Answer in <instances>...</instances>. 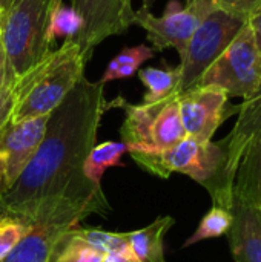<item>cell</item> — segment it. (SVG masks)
Listing matches in <instances>:
<instances>
[{"instance_id": "obj_1", "label": "cell", "mask_w": 261, "mask_h": 262, "mask_svg": "<svg viewBox=\"0 0 261 262\" xmlns=\"http://www.w3.org/2000/svg\"><path fill=\"white\" fill-rule=\"evenodd\" d=\"M105 84L86 77L71 89L49 114L45 135L31 163L17 183L0 196L6 212L32 220L45 206L62 201L91 203L111 212L102 184L91 183L83 172L103 114L117 106L106 101Z\"/></svg>"}, {"instance_id": "obj_2", "label": "cell", "mask_w": 261, "mask_h": 262, "mask_svg": "<svg viewBox=\"0 0 261 262\" xmlns=\"http://www.w3.org/2000/svg\"><path fill=\"white\" fill-rule=\"evenodd\" d=\"M146 172L168 180L174 172L202 184L214 206L231 210L234 181L228 172V152L223 141H197L185 137L175 146L160 152H128Z\"/></svg>"}, {"instance_id": "obj_3", "label": "cell", "mask_w": 261, "mask_h": 262, "mask_svg": "<svg viewBox=\"0 0 261 262\" xmlns=\"http://www.w3.org/2000/svg\"><path fill=\"white\" fill-rule=\"evenodd\" d=\"M89 58L75 38H68L60 48L52 49L15 81L11 123L49 115L85 77Z\"/></svg>"}, {"instance_id": "obj_4", "label": "cell", "mask_w": 261, "mask_h": 262, "mask_svg": "<svg viewBox=\"0 0 261 262\" xmlns=\"http://www.w3.org/2000/svg\"><path fill=\"white\" fill-rule=\"evenodd\" d=\"M55 9L54 0H14L5 12L0 38L17 80L52 51L49 25Z\"/></svg>"}, {"instance_id": "obj_5", "label": "cell", "mask_w": 261, "mask_h": 262, "mask_svg": "<svg viewBox=\"0 0 261 262\" xmlns=\"http://www.w3.org/2000/svg\"><path fill=\"white\" fill-rule=\"evenodd\" d=\"M109 212L91 203L62 201L45 206L32 216V230L2 262H55L68 235L89 215Z\"/></svg>"}, {"instance_id": "obj_6", "label": "cell", "mask_w": 261, "mask_h": 262, "mask_svg": "<svg viewBox=\"0 0 261 262\" xmlns=\"http://www.w3.org/2000/svg\"><path fill=\"white\" fill-rule=\"evenodd\" d=\"M117 106L126 112L120 135L128 152L166 150L186 137L180 117L178 95L140 104H129L123 98H117Z\"/></svg>"}, {"instance_id": "obj_7", "label": "cell", "mask_w": 261, "mask_h": 262, "mask_svg": "<svg viewBox=\"0 0 261 262\" xmlns=\"http://www.w3.org/2000/svg\"><path fill=\"white\" fill-rule=\"evenodd\" d=\"M261 81V54L252 25L246 21L234 40L205 71L195 86H215L228 97L252 98Z\"/></svg>"}, {"instance_id": "obj_8", "label": "cell", "mask_w": 261, "mask_h": 262, "mask_svg": "<svg viewBox=\"0 0 261 262\" xmlns=\"http://www.w3.org/2000/svg\"><path fill=\"white\" fill-rule=\"evenodd\" d=\"M200 3L203 8L200 23L177 66L180 74L178 94L198 83L205 71L215 61L246 23L218 9L209 0H200Z\"/></svg>"}, {"instance_id": "obj_9", "label": "cell", "mask_w": 261, "mask_h": 262, "mask_svg": "<svg viewBox=\"0 0 261 262\" xmlns=\"http://www.w3.org/2000/svg\"><path fill=\"white\" fill-rule=\"evenodd\" d=\"M202 11L200 0H186V6H182L178 0H171L163 15L157 17L149 11V5L143 3L135 11L134 25L146 31L148 40L152 43L154 49L163 51L174 48L182 58L200 23Z\"/></svg>"}, {"instance_id": "obj_10", "label": "cell", "mask_w": 261, "mask_h": 262, "mask_svg": "<svg viewBox=\"0 0 261 262\" xmlns=\"http://www.w3.org/2000/svg\"><path fill=\"white\" fill-rule=\"evenodd\" d=\"M180 117L186 137L211 141L217 129L240 112V104H231L228 94L215 86H194L178 95Z\"/></svg>"}, {"instance_id": "obj_11", "label": "cell", "mask_w": 261, "mask_h": 262, "mask_svg": "<svg viewBox=\"0 0 261 262\" xmlns=\"http://www.w3.org/2000/svg\"><path fill=\"white\" fill-rule=\"evenodd\" d=\"M152 0H143L151 5ZM71 8L82 17L83 26L75 37L80 49L92 55V49L111 35L128 31L135 21L132 0H72Z\"/></svg>"}, {"instance_id": "obj_12", "label": "cell", "mask_w": 261, "mask_h": 262, "mask_svg": "<svg viewBox=\"0 0 261 262\" xmlns=\"http://www.w3.org/2000/svg\"><path fill=\"white\" fill-rule=\"evenodd\" d=\"M49 115L9 123L0 134V196L22 177L45 135Z\"/></svg>"}, {"instance_id": "obj_13", "label": "cell", "mask_w": 261, "mask_h": 262, "mask_svg": "<svg viewBox=\"0 0 261 262\" xmlns=\"http://www.w3.org/2000/svg\"><path fill=\"white\" fill-rule=\"evenodd\" d=\"M249 23L255 32L261 54V11L249 20ZM237 115L238 118L234 129L222 140L228 152V172L232 181L235 178V170L245 147L251 141L261 138V81L257 94L240 104V112Z\"/></svg>"}, {"instance_id": "obj_14", "label": "cell", "mask_w": 261, "mask_h": 262, "mask_svg": "<svg viewBox=\"0 0 261 262\" xmlns=\"http://www.w3.org/2000/svg\"><path fill=\"white\" fill-rule=\"evenodd\" d=\"M234 216L228 232L234 262H261V209L232 200Z\"/></svg>"}, {"instance_id": "obj_15", "label": "cell", "mask_w": 261, "mask_h": 262, "mask_svg": "<svg viewBox=\"0 0 261 262\" xmlns=\"http://www.w3.org/2000/svg\"><path fill=\"white\" fill-rule=\"evenodd\" d=\"M232 193L240 203L261 209V138L245 147L235 170Z\"/></svg>"}, {"instance_id": "obj_16", "label": "cell", "mask_w": 261, "mask_h": 262, "mask_svg": "<svg viewBox=\"0 0 261 262\" xmlns=\"http://www.w3.org/2000/svg\"><path fill=\"white\" fill-rule=\"evenodd\" d=\"M172 216H160L149 226L128 233L131 249L140 262H166L163 252L165 235L174 226Z\"/></svg>"}, {"instance_id": "obj_17", "label": "cell", "mask_w": 261, "mask_h": 262, "mask_svg": "<svg viewBox=\"0 0 261 262\" xmlns=\"http://www.w3.org/2000/svg\"><path fill=\"white\" fill-rule=\"evenodd\" d=\"M142 83L146 88L143 103H155L171 95L178 94L180 74L178 68H145L137 71Z\"/></svg>"}, {"instance_id": "obj_18", "label": "cell", "mask_w": 261, "mask_h": 262, "mask_svg": "<svg viewBox=\"0 0 261 262\" xmlns=\"http://www.w3.org/2000/svg\"><path fill=\"white\" fill-rule=\"evenodd\" d=\"M128 152V147L123 141H103L95 144L85 163L83 172L85 177L94 183L102 184V177L106 169L122 166V157Z\"/></svg>"}, {"instance_id": "obj_19", "label": "cell", "mask_w": 261, "mask_h": 262, "mask_svg": "<svg viewBox=\"0 0 261 262\" xmlns=\"http://www.w3.org/2000/svg\"><path fill=\"white\" fill-rule=\"evenodd\" d=\"M234 216L232 212L218 206H212V209L202 218L197 230L185 241L183 249L191 247L194 244H198L202 241L206 239H212V238H220L228 235L231 226H232Z\"/></svg>"}, {"instance_id": "obj_20", "label": "cell", "mask_w": 261, "mask_h": 262, "mask_svg": "<svg viewBox=\"0 0 261 262\" xmlns=\"http://www.w3.org/2000/svg\"><path fill=\"white\" fill-rule=\"evenodd\" d=\"M32 221L6 210L0 213V262L32 230Z\"/></svg>"}, {"instance_id": "obj_21", "label": "cell", "mask_w": 261, "mask_h": 262, "mask_svg": "<svg viewBox=\"0 0 261 262\" xmlns=\"http://www.w3.org/2000/svg\"><path fill=\"white\" fill-rule=\"evenodd\" d=\"M103 259L105 253L80 238L72 229L58 252L55 262H103Z\"/></svg>"}, {"instance_id": "obj_22", "label": "cell", "mask_w": 261, "mask_h": 262, "mask_svg": "<svg viewBox=\"0 0 261 262\" xmlns=\"http://www.w3.org/2000/svg\"><path fill=\"white\" fill-rule=\"evenodd\" d=\"M83 26L82 17L71 8L60 5L54 12L49 25V35L52 40L57 37H63L65 40L68 38H75Z\"/></svg>"}, {"instance_id": "obj_23", "label": "cell", "mask_w": 261, "mask_h": 262, "mask_svg": "<svg viewBox=\"0 0 261 262\" xmlns=\"http://www.w3.org/2000/svg\"><path fill=\"white\" fill-rule=\"evenodd\" d=\"M152 57H154V51H152V48H149V46H146V45H140V46H134V48L123 49L118 55H115V57L109 61L106 71L103 72V77H102L100 83L105 84V83L111 81V77H112V74L115 72L117 68H120V66H123V64L142 66L146 60H149V58H152Z\"/></svg>"}, {"instance_id": "obj_24", "label": "cell", "mask_w": 261, "mask_h": 262, "mask_svg": "<svg viewBox=\"0 0 261 262\" xmlns=\"http://www.w3.org/2000/svg\"><path fill=\"white\" fill-rule=\"evenodd\" d=\"M218 9L243 21H249L261 11V0H209Z\"/></svg>"}, {"instance_id": "obj_25", "label": "cell", "mask_w": 261, "mask_h": 262, "mask_svg": "<svg viewBox=\"0 0 261 262\" xmlns=\"http://www.w3.org/2000/svg\"><path fill=\"white\" fill-rule=\"evenodd\" d=\"M14 84L5 88L0 92V134L11 123V115L14 109Z\"/></svg>"}, {"instance_id": "obj_26", "label": "cell", "mask_w": 261, "mask_h": 262, "mask_svg": "<svg viewBox=\"0 0 261 262\" xmlns=\"http://www.w3.org/2000/svg\"><path fill=\"white\" fill-rule=\"evenodd\" d=\"M17 81V78L12 75L9 66H8V60H6V54H5V48H3V43H2V38H0V92L14 84Z\"/></svg>"}, {"instance_id": "obj_27", "label": "cell", "mask_w": 261, "mask_h": 262, "mask_svg": "<svg viewBox=\"0 0 261 262\" xmlns=\"http://www.w3.org/2000/svg\"><path fill=\"white\" fill-rule=\"evenodd\" d=\"M103 262H140L137 259V256L134 255L132 249L128 247L122 252H109L105 253V259Z\"/></svg>"}, {"instance_id": "obj_28", "label": "cell", "mask_w": 261, "mask_h": 262, "mask_svg": "<svg viewBox=\"0 0 261 262\" xmlns=\"http://www.w3.org/2000/svg\"><path fill=\"white\" fill-rule=\"evenodd\" d=\"M12 2H14V0H0V6H2V9H3V11H8V8L12 5Z\"/></svg>"}, {"instance_id": "obj_29", "label": "cell", "mask_w": 261, "mask_h": 262, "mask_svg": "<svg viewBox=\"0 0 261 262\" xmlns=\"http://www.w3.org/2000/svg\"><path fill=\"white\" fill-rule=\"evenodd\" d=\"M5 12H6V11H3V9H2V6H0V31H2V25H3V18H5Z\"/></svg>"}, {"instance_id": "obj_30", "label": "cell", "mask_w": 261, "mask_h": 262, "mask_svg": "<svg viewBox=\"0 0 261 262\" xmlns=\"http://www.w3.org/2000/svg\"><path fill=\"white\" fill-rule=\"evenodd\" d=\"M54 3H55V6L58 8L60 5H63V0H54Z\"/></svg>"}, {"instance_id": "obj_31", "label": "cell", "mask_w": 261, "mask_h": 262, "mask_svg": "<svg viewBox=\"0 0 261 262\" xmlns=\"http://www.w3.org/2000/svg\"><path fill=\"white\" fill-rule=\"evenodd\" d=\"M5 212V207H3V204H2V201H0V213H3Z\"/></svg>"}]
</instances>
